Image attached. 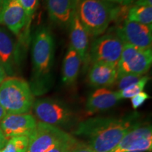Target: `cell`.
<instances>
[{
    "mask_svg": "<svg viewBox=\"0 0 152 152\" xmlns=\"http://www.w3.org/2000/svg\"><path fill=\"white\" fill-rule=\"evenodd\" d=\"M137 113L129 116L115 118H91L82 121L75 131L77 135L88 140V145L96 152H109L139 124Z\"/></svg>",
    "mask_w": 152,
    "mask_h": 152,
    "instance_id": "obj_1",
    "label": "cell"
},
{
    "mask_svg": "<svg viewBox=\"0 0 152 152\" xmlns=\"http://www.w3.org/2000/svg\"><path fill=\"white\" fill-rule=\"evenodd\" d=\"M126 7L106 0H78L77 14L87 34L97 37L105 33L113 20L128 14Z\"/></svg>",
    "mask_w": 152,
    "mask_h": 152,
    "instance_id": "obj_2",
    "label": "cell"
},
{
    "mask_svg": "<svg viewBox=\"0 0 152 152\" xmlns=\"http://www.w3.org/2000/svg\"><path fill=\"white\" fill-rule=\"evenodd\" d=\"M54 58V37L48 28L41 27L36 31L32 45V92L42 93L47 90L50 84Z\"/></svg>",
    "mask_w": 152,
    "mask_h": 152,
    "instance_id": "obj_3",
    "label": "cell"
},
{
    "mask_svg": "<svg viewBox=\"0 0 152 152\" xmlns=\"http://www.w3.org/2000/svg\"><path fill=\"white\" fill-rule=\"evenodd\" d=\"M34 104L30 85L23 79L5 78L0 85V105L9 114L28 113Z\"/></svg>",
    "mask_w": 152,
    "mask_h": 152,
    "instance_id": "obj_4",
    "label": "cell"
},
{
    "mask_svg": "<svg viewBox=\"0 0 152 152\" xmlns=\"http://www.w3.org/2000/svg\"><path fill=\"white\" fill-rule=\"evenodd\" d=\"M33 110L39 122L57 127L71 125L75 115L67 105L60 101L45 98L34 102Z\"/></svg>",
    "mask_w": 152,
    "mask_h": 152,
    "instance_id": "obj_5",
    "label": "cell"
},
{
    "mask_svg": "<svg viewBox=\"0 0 152 152\" xmlns=\"http://www.w3.org/2000/svg\"><path fill=\"white\" fill-rule=\"evenodd\" d=\"M124 44L115 33L110 31L95 39L88 52L87 60L92 64L106 63L117 66Z\"/></svg>",
    "mask_w": 152,
    "mask_h": 152,
    "instance_id": "obj_6",
    "label": "cell"
},
{
    "mask_svg": "<svg viewBox=\"0 0 152 152\" xmlns=\"http://www.w3.org/2000/svg\"><path fill=\"white\" fill-rule=\"evenodd\" d=\"M151 62V49H141L124 45L116 66L118 77L126 74L144 75L149 70Z\"/></svg>",
    "mask_w": 152,
    "mask_h": 152,
    "instance_id": "obj_7",
    "label": "cell"
},
{
    "mask_svg": "<svg viewBox=\"0 0 152 152\" xmlns=\"http://www.w3.org/2000/svg\"><path fill=\"white\" fill-rule=\"evenodd\" d=\"M71 137L59 128L37 122L35 129L28 136L29 144L26 152H47Z\"/></svg>",
    "mask_w": 152,
    "mask_h": 152,
    "instance_id": "obj_8",
    "label": "cell"
},
{
    "mask_svg": "<svg viewBox=\"0 0 152 152\" xmlns=\"http://www.w3.org/2000/svg\"><path fill=\"white\" fill-rule=\"evenodd\" d=\"M151 26L125 19L122 26L115 28V33L124 45H128L141 49H151Z\"/></svg>",
    "mask_w": 152,
    "mask_h": 152,
    "instance_id": "obj_9",
    "label": "cell"
},
{
    "mask_svg": "<svg viewBox=\"0 0 152 152\" xmlns=\"http://www.w3.org/2000/svg\"><path fill=\"white\" fill-rule=\"evenodd\" d=\"M37 123L32 114L7 113L0 123V130L7 140L17 136L28 137L35 129Z\"/></svg>",
    "mask_w": 152,
    "mask_h": 152,
    "instance_id": "obj_10",
    "label": "cell"
},
{
    "mask_svg": "<svg viewBox=\"0 0 152 152\" xmlns=\"http://www.w3.org/2000/svg\"><path fill=\"white\" fill-rule=\"evenodd\" d=\"M0 63L7 75L14 77L20 65L18 48L11 36L0 26Z\"/></svg>",
    "mask_w": 152,
    "mask_h": 152,
    "instance_id": "obj_11",
    "label": "cell"
},
{
    "mask_svg": "<svg viewBox=\"0 0 152 152\" xmlns=\"http://www.w3.org/2000/svg\"><path fill=\"white\" fill-rule=\"evenodd\" d=\"M30 20L18 0H9L0 14V24L7 26L15 35H18Z\"/></svg>",
    "mask_w": 152,
    "mask_h": 152,
    "instance_id": "obj_12",
    "label": "cell"
},
{
    "mask_svg": "<svg viewBox=\"0 0 152 152\" xmlns=\"http://www.w3.org/2000/svg\"><path fill=\"white\" fill-rule=\"evenodd\" d=\"M48 14L53 21L67 26L77 12L78 0H46Z\"/></svg>",
    "mask_w": 152,
    "mask_h": 152,
    "instance_id": "obj_13",
    "label": "cell"
},
{
    "mask_svg": "<svg viewBox=\"0 0 152 152\" xmlns=\"http://www.w3.org/2000/svg\"><path fill=\"white\" fill-rule=\"evenodd\" d=\"M121 100L117 92H114L106 87L96 90L87 98L86 111L89 115L106 111L111 109Z\"/></svg>",
    "mask_w": 152,
    "mask_h": 152,
    "instance_id": "obj_14",
    "label": "cell"
},
{
    "mask_svg": "<svg viewBox=\"0 0 152 152\" xmlns=\"http://www.w3.org/2000/svg\"><path fill=\"white\" fill-rule=\"evenodd\" d=\"M118 78L116 66L106 63L92 64L88 73L89 83L95 87H106L115 84Z\"/></svg>",
    "mask_w": 152,
    "mask_h": 152,
    "instance_id": "obj_15",
    "label": "cell"
},
{
    "mask_svg": "<svg viewBox=\"0 0 152 152\" xmlns=\"http://www.w3.org/2000/svg\"><path fill=\"white\" fill-rule=\"evenodd\" d=\"M71 47H72L80 57L82 62L86 63L88 57L89 37L86 30L82 25L77 16V12L72 19L71 23Z\"/></svg>",
    "mask_w": 152,
    "mask_h": 152,
    "instance_id": "obj_16",
    "label": "cell"
},
{
    "mask_svg": "<svg viewBox=\"0 0 152 152\" xmlns=\"http://www.w3.org/2000/svg\"><path fill=\"white\" fill-rule=\"evenodd\" d=\"M82 61L78 54L70 47L63 64L62 80L64 83L72 85L78 77Z\"/></svg>",
    "mask_w": 152,
    "mask_h": 152,
    "instance_id": "obj_17",
    "label": "cell"
},
{
    "mask_svg": "<svg viewBox=\"0 0 152 152\" xmlns=\"http://www.w3.org/2000/svg\"><path fill=\"white\" fill-rule=\"evenodd\" d=\"M151 137L152 129L151 125L141 126V124H139L137 126L130 131L122 139V140L119 142L116 147L112 149V151L113 152H124L133 142L142 138Z\"/></svg>",
    "mask_w": 152,
    "mask_h": 152,
    "instance_id": "obj_18",
    "label": "cell"
},
{
    "mask_svg": "<svg viewBox=\"0 0 152 152\" xmlns=\"http://www.w3.org/2000/svg\"><path fill=\"white\" fill-rule=\"evenodd\" d=\"M128 20L148 26H152V7L132 6L129 8Z\"/></svg>",
    "mask_w": 152,
    "mask_h": 152,
    "instance_id": "obj_19",
    "label": "cell"
},
{
    "mask_svg": "<svg viewBox=\"0 0 152 152\" xmlns=\"http://www.w3.org/2000/svg\"><path fill=\"white\" fill-rule=\"evenodd\" d=\"M29 139L27 136L14 137L7 140L4 147L0 152H26Z\"/></svg>",
    "mask_w": 152,
    "mask_h": 152,
    "instance_id": "obj_20",
    "label": "cell"
},
{
    "mask_svg": "<svg viewBox=\"0 0 152 152\" xmlns=\"http://www.w3.org/2000/svg\"><path fill=\"white\" fill-rule=\"evenodd\" d=\"M148 76H143L138 82L131 85L124 90L118 91V94L121 99H131L136 94L143 91L146 85L149 81Z\"/></svg>",
    "mask_w": 152,
    "mask_h": 152,
    "instance_id": "obj_21",
    "label": "cell"
},
{
    "mask_svg": "<svg viewBox=\"0 0 152 152\" xmlns=\"http://www.w3.org/2000/svg\"><path fill=\"white\" fill-rule=\"evenodd\" d=\"M152 149L151 137L142 138L133 142L124 152H144L151 151Z\"/></svg>",
    "mask_w": 152,
    "mask_h": 152,
    "instance_id": "obj_22",
    "label": "cell"
},
{
    "mask_svg": "<svg viewBox=\"0 0 152 152\" xmlns=\"http://www.w3.org/2000/svg\"><path fill=\"white\" fill-rule=\"evenodd\" d=\"M142 77H143V75H134V74H126V75H123L120 76V77H118L115 83L117 85L118 91L124 90L126 87L137 83Z\"/></svg>",
    "mask_w": 152,
    "mask_h": 152,
    "instance_id": "obj_23",
    "label": "cell"
},
{
    "mask_svg": "<svg viewBox=\"0 0 152 152\" xmlns=\"http://www.w3.org/2000/svg\"><path fill=\"white\" fill-rule=\"evenodd\" d=\"M77 143V140L72 136L71 138L66 140V141L60 142V143L56 144L54 147H53L52 149L49 150L47 152H71Z\"/></svg>",
    "mask_w": 152,
    "mask_h": 152,
    "instance_id": "obj_24",
    "label": "cell"
},
{
    "mask_svg": "<svg viewBox=\"0 0 152 152\" xmlns=\"http://www.w3.org/2000/svg\"><path fill=\"white\" fill-rule=\"evenodd\" d=\"M18 1L26 11L29 20L31 21L32 17L34 16V14L39 5V0H18Z\"/></svg>",
    "mask_w": 152,
    "mask_h": 152,
    "instance_id": "obj_25",
    "label": "cell"
},
{
    "mask_svg": "<svg viewBox=\"0 0 152 152\" xmlns=\"http://www.w3.org/2000/svg\"><path fill=\"white\" fill-rule=\"evenodd\" d=\"M150 96L147 93L142 92H140L139 94H136L135 96H134L133 97L131 98V103H132V106L134 109H138L139 107H140L144 102L149 99Z\"/></svg>",
    "mask_w": 152,
    "mask_h": 152,
    "instance_id": "obj_26",
    "label": "cell"
},
{
    "mask_svg": "<svg viewBox=\"0 0 152 152\" xmlns=\"http://www.w3.org/2000/svg\"><path fill=\"white\" fill-rule=\"evenodd\" d=\"M71 152H96L92 149L87 144L83 142H78L75 144Z\"/></svg>",
    "mask_w": 152,
    "mask_h": 152,
    "instance_id": "obj_27",
    "label": "cell"
},
{
    "mask_svg": "<svg viewBox=\"0 0 152 152\" xmlns=\"http://www.w3.org/2000/svg\"><path fill=\"white\" fill-rule=\"evenodd\" d=\"M106 1L122 6V7H129L135 2L137 0H106Z\"/></svg>",
    "mask_w": 152,
    "mask_h": 152,
    "instance_id": "obj_28",
    "label": "cell"
},
{
    "mask_svg": "<svg viewBox=\"0 0 152 152\" xmlns=\"http://www.w3.org/2000/svg\"><path fill=\"white\" fill-rule=\"evenodd\" d=\"M134 6H141V7H151L152 0H137L134 3Z\"/></svg>",
    "mask_w": 152,
    "mask_h": 152,
    "instance_id": "obj_29",
    "label": "cell"
},
{
    "mask_svg": "<svg viewBox=\"0 0 152 152\" xmlns=\"http://www.w3.org/2000/svg\"><path fill=\"white\" fill-rule=\"evenodd\" d=\"M7 142V138L5 137V136L4 135L3 132H1V130H0V151L4 147Z\"/></svg>",
    "mask_w": 152,
    "mask_h": 152,
    "instance_id": "obj_30",
    "label": "cell"
},
{
    "mask_svg": "<svg viewBox=\"0 0 152 152\" xmlns=\"http://www.w3.org/2000/svg\"><path fill=\"white\" fill-rule=\"evenodd\" d=\"M6 76H7V74L5 73V71L2 65L0 63V85L4 81V80L6 78Z\"/></svg>",
    "mask_w": 152,
    "mask_h": 152,
    "instance_id": "obj_31",
    "label": "cell"
},
{
    "mask_svg": "<svg viewBox=\"0 0 152 152\" xmlns=\"http://www.w3.org/2000/svg\"><path fill=\"white\" fill-rule=\"evenodd\" d=\"M7 114V112H6L5 110L4 109V108L0 105V123H1V121H2L3 118H4V116Z\"/></svg>",
    "mask_w": 152,
    "mask_h": 152,
    "instance_id": "obj_32",
    "label": "cell"
},
{
    "mask_svg": "<svg viewBox=\"0 0 152 152\" xmlns=\"http://www.w3.org/2000/svg\"><path fill=\"white\" fill-rule=\"evenodd\" d=\"M109 152H113V151H112V150H111V151H109Z\"/></svg>",
    "mask_w": 152,
    "mask_h": 152,
    "instance_id": "obj_33",
    "label": "cell"
},
{
    "mask_svg": "<svg viewBox=\"0 0 152 152\" xmlns=\"http://www.w3.org/2000/svg\"><path fill=\"white\" fill-rule=\"evenodd\" d=\"M10 1H14V0H10Z\"/></svg>",
    "mask_w": 152,
    "mask_h": 152,
    "instance_id": "obj_34",
    "label": "cell"
}]
</instances>
